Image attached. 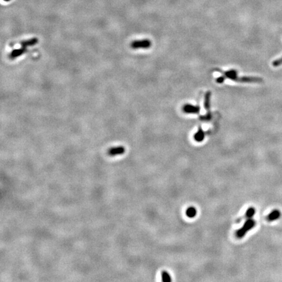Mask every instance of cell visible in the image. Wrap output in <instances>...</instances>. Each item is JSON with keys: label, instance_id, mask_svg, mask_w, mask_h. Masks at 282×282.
Segmentation results:
<instances>
[{"label": "cell", "instance_id": "7a4b0ae2", "mask_svg": "<svg viewBox=\"0 0 282 282\" xmlns=\"http://www.w3.org/2000/svg\"><path fill=\"white\" fill-rule=\"evenodd\" d=\"M210 99H211V92H207L205 96L204 102V107L206 111V114L205 116L201 117L202 121H210L212 118V114L210 112Z\"/></svg>", "mask_w": 282, "mask_h": 282}, {"label": "cell", "instance_id": "8fae6325", "mask_svg": "<svg viewBox=\"0 0 282 282\" xmlns=\"http://www.w3.org/2000/svg\"><path fill=\"white\" fill-rule=\"evenodd\" d=\"M280 211H278V210H274L273 212H272L268 215V219L269 221H274L278 219V218L280 217Z\"/></svg>", "mask_w": 282, "mask_h": 282}, {"label": "cell", "instance_id": "277c9868", "mask_svg": "<svg viewBox=\"0 0 282 282\" xmlns=\"http://www.w3.org/2000/svg\"><path fill=\"white\" fill-rule=\"evenodd\" d=\"M152 45L151 41L148 39L143 40H137L134 41L131 44V47L134 49H138V48H149Z\"/></svg>", "mask_w": 282, "mask_h": 282}, {"label": "cell", "instance_id": "52a82bcc", "mask_svg": "<svg viewBox=\"0 0 282 282\" xmlns=\"http://www.w3.org/2000/svg\"><path fill=\"white\" fill-rule=\"evenodd\" d=\"M26 51V48L22 47L19 49H15L11 52L9 54V58L11 59H14L17 58L18 56H20L22 54H24Z\"/></svg>", "mask_w": 282, "mask_h": 282}, {"label": "cell", "instance_id": "6da1fadb", "mask_svg": "<svg viewBox=\"0 0 282 282\" xmlns=\"http://www.w3.org/2000/svg\"><path fill=\"white\" fill-rule=\"evenodd\" d=\"M216 71H219L221 74L222 76L226 79H231L232 80H234L236 82H262V79L259 77H238L237 71L235 70H230L227 71H223L218 69H216Z\"/></svg>", "mask_w": 282, "mask_h": 282}, {"label": "cell", "instance_id": "5bb4252c", "mask_svg": "<svg viewBox=\"0 0 282 282\" xmlns=\"http://www.w3.org/2000/svg\"><path fill=\"white\" fill-rule=\"evenodd\" d=\"M272 64H273V66H274V67H277V66L281 65L282 64V57L280 59L275 60V61L273 62Z\"/></svg>", "mask_w": 282, "mask_h": 282}, {"label": "cell", "instance_id": "7c38bea8", "mask_svg": "<svg viewBox=\"0 0 282 282\" xmlns=\"http://www.w3.org/2000/svg\"><path fill=\"white\" fill-rule=\"evenodd\" d=\"M161 276H162V280L164 282H168L171 281V276L166 271H163L161 272Z\"/></svg>", "mask_w": 282, "mask_h": 282}, {"label": "cell", "instance_id": "8992f818", "mask_svg": "<svg viewBox=\"0 0 282 282\" xmlns=\"http://www.w3.org/2000/svg\"><path fill=\"white\" fill-rule=\"evenodd\" d=\"M124 152H125V148H124L123 146H118V147L112 148H111L110 150H108V155L112 156L120 155V154H123Z\"/></svg>", "mask_w": 282, "mask_h": 282}, {"label": "cell", "instance_id": "3957f363", "mask_svg": "<svg viewBox=\"0 0 282 282\" xmlns=\"http://www.w3.org/2000/svg\"><path fill=\"white\" fill-rule=\"evenodd\" d=\"M255 225V222L253 220L251 219V218L247 219V220L244 223L243 227L241 229H238L237 232H236V236H237V237L239 238H243L244 236L246 235L247 232L250 231V229H251L253 227H254Z\"/></svg>", "mask_w": 282, "mask_h": 282}, {"label": "cell", "instance_id": "4fadbf2b", "mask_svg": "<svg viewBox=\"0 0 282 282\" xmlns=\"http://www.w3.org/2000/svg\"><path fill=\"white\" fill-rule=\"evenodd\" d=\"M255 213V208L253 207H250L248 208L246 211V217L248 218V219H249V218H251L254 216Z\"/></svg>", "mask_w": 282, "mask_h": 282}, {"label": "cell", "instance_id": "9c48e42d", "mask_svg": "<svg viewBox=\"0 0 282 282\" xmlns=\"http://www.w3.org/2000/svg\"><path fill=\"white\" fill-rule=\"evenodd\" d=\"M38 39L37 38H32L26 41H23L20 43V44L22 45V47H28L29 46H33V45L36 44L37 43H38Z\"/></svg>", "mask_w": 282, "mask_h": 282}, {"label": "cell", "instance_id": "5b68a950", "mask_svg": "<svg viewBox=\"0 0 282 282\" xmlns=\"http://www.w3.org/2000/svg\"><path fill=\"white\" fill-rule=\"evenodd\" d=\"M200 109V107L198 105L195 106L191 104H186L183 107V111L187 114H199Z\"/></svg>", "mask_w": 282, "mask_h": 282}, {"label": "cell", "instance_id": "ba28073f", "mask_svg": "<svg viewBox=\"0 0 282 282\" xmlns=\"http://www.w3.org/2000/svg\"><path fill=\"white\" fill-rule=\"evenodd\" d=\"M205 132L203 129H202V127L201 126H199V129L197 131V132L194 135V138L195 140L197 142H202L203 140L205 139Z\"/></svg>", "mask_w": 282, "mask_h": 282}, {"label": "cell", "instance_id": "30bf717a", "mask_svg": "<svg viewBox=\"0 0 282 282\" xmlns=\"http://www.w3.org/2000/svg\"><path fill=\"white\" fill-rule=\"evenodd\" d=\"M197 215V210L193 206L188 208L186 210V216L190 218H193Z\"/></svg>", "mask_w": 282, "mask_h": 282}]
</instances>
